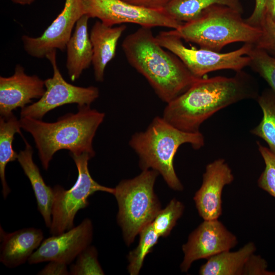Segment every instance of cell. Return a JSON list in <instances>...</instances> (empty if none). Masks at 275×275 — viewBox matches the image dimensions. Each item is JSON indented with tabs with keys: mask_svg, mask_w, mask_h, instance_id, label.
Returning <instances> with one entry per match:
<instances>
[{
	"mask_svg": "<svg viewBox=\"0 0 275 275\" xmlns=\"http://www.w3.org/2000/svg\"><path fill=\"white\" fill-rule=\"evenodd\" d=\"M258 84L240 70L234 76L201 77L184 92L167 103L162 117L178 129L200 131L201 125L218 111L245 99H257Z\"/></svg>",
	"mask_w": 275,
	"mask_h": 275,
	"instance_id": "obj_1",
	"label": "cell"
},
{
	"mask_svg": "<svg viewBox=\"0 0 275 275\" xmlns=\"http://www.w3.org/2000/svg\"><path fill=\"white\" fill-rule=\"evenodd\" d=\"M122 47L129 64L166 103L186 91L199 78L178 57L164 49L150 28L141 26L128 35Z\"/></svg>",
	"mask_w": 275,
	"mask_h": 275,
	"instance_id": "obj_2",
	"label": "cell"
},
{
	"mask_svg": "<svg viewBox=\"0 0 275 275\" xmlns=\"http://www.w3.org/2000/svg\"><path fill=\"white\" fill-rule=\"evenodd\" d=\"M104 117V113L84 105L78 106L76 113L66 114L54 122L30 117H20L19 122L33 138L42 167L47 170L53 155L61 150L74 154L88 153L93 157V139Z\"/></svg>",
	"mask_w": 275,
	"mask_h": 275,
	"instance_id": "obj_3",
	"label": "cell"
},
{
	"mask_svg": "<svg viewBox=\"0 0 275 275\" xmlns=\"http://www.w3.org/2000/svg\"><path fill=\"white\" fill-rule=\"evenodd\" d=\"M186 143L198 150L204 145V137L200 131L180 130L159 116L153 118L145 130L134 133L129 141L142 170L156 171L168 186L177 191L182 190L183 186L175 172L174 158L179 147Z\"/></svg>",
	"mask_w": 275,
	"mask_h": 275,
	"instance_id": "obj_4",
	"label": "cell"
},
{
	"mask_svg": "<svg viewBox=\"0 0 275 275\" xmlns=\"http://www.w3.org/2000/svg\"><path fill=\"white\" fill-rule=\"evenodd\" d=\"M242 14L228 6L215 5L174 30L182 40L216 52L235 42L255 44L261 30L247 23Z\"/></svg>",
	"mask_w": 275,
	"mask_h": 275,
	"instance_id": "obj_5",
	"label": "cell"
},
{
	"mask_svg": "<svg viewBox=\"0 0 275 275\" xmlns=\"http://www.w3.org/2000/svg\"><path fill=\"white\" fill-rule=\"evenodd\" d=\"M158 174L154 170H144L132 179L122 180L115 188L113 195L119 207L117 221L128 245L161 210L154 191Z\"/></svg>",
	"mask_w": 275,
	"mask_h": 275,
	"instance_id": "obj_6",
	"label": "cell"
},
{
	"mask_svg": "<svg viewBox=\"0 0 275 275\" xmlns=\"http://www.w3.org/2000/svg\"><path fill=\"white\" fill-rule=\"evenodd\" d=\"M78 171L76 182L68 190L59 185L53 188L52 221L49 228L52 235L62 234L74 227L77 212L89 205L88 198L98 191L114 194L115 188L99 184L91 177L88 161L93 157L88 153L70 154Z\"/></svg>",
	"mask_w": 275,
	"mask_h": 275,
	"instance_id": "obj_7",
	"label": "cell"
},
{
	"mask_svg": "<svg viewBox=\"0 0 275 275\" xmlns=\"http://www.w3.org/2000/svg\"><path fill=\"white\" fill-rule=\"evenodd\" d=\"M159 44L178 57L190 72L201 78L206 74L222 69L236 72L249 66L250 59L246 56L253 44L245 43L239 48L221 53L200 48L185 46L174 30L162 31L156 36Z\"/></svg>",
	"mask_w": 275,
	"mask_h": 275,
	"instance_id": "obj_8",
	"label": "cell"
},
{
	"mask_svg": "<svg viewBox=\"0 0 275 275\" xmlns=\"http://www.w3.org/2000/svg\"><path fill=\"white\" fill-rule=\"evenodd\" d=\"M84 14L97 18L105 24L131 23L147 28L164 27L176 30L182 23L171 17L163 10L139 7L123 0H82Z\"/></svg>",
	"mask_w": 275,
	"mask_h": 275,
	"instance_id": "obj_9",
	"label": "cell"
},
{
	"mask_svg": "<svg viewBox=\"0 0 275 275\" xmlns=\"http://www.w3.org/2000/svg\"><path fill=\"white\" fill-rule=\"evenodd\" d=\"M56 51L53 50L46 57L52 67L53 74L52 77L44 80V94L38 101L22 108L20 117L42 120L46 113L58 107L70 103L90 106L99 97L97 87H78L64 79L57 65Z\"/></svg>",
	"mask_w": 275,
	"mask_h": 275,
	"instance_id": "obj_10",
	"label": "cell"
},
{
	"mask_svg": "<svg viewBox=\"0 0 275 275\" xmlns=\"http://www.w3.org/2000/svg\"><path fill=\"white\" fill-rule=\"evenodd\" d=\"M84 15L82 0H65L62 11L41 35L37 37L22 36L25 51L36 58H46L54 50L64 51L73 28Z\"/></svg>",
	"mask_w": 275,
	"mask_h": 275,
	"instance_id": "obj_11",
	"label": "cell"
},
{
	"mask_svg": "<svg viewBox=\"0 0 275 275\" xmlns=\"http://www.w3.org/2000/svg\"><path fill=\"white\" fill-rule=\"evenodd\" d=\"M237 243V237L218 219L204 220L182 245L184 258L180 269L187 272L194 261L230 250Z\"/></svg>",
	"mask_w": 275,
	"mask_h": 275,
	"instance_id": "obj_12",
	"label": "cell"
},
{
	"mask_svg": "<svg viewBox=\"0 0 275 275\" xmlns=\"http://www.w3.org/2000/svg\"><path fill=\"white\" fill-rule=\"evenodd\" d=\"M91 221L85 218L75 227L42 242L28 259L30 264L57 261L67 265L90 245L93 237Z\"/></svg>",
	"mask_w": 275,
	"mask_h": 275,
	"instance_id": "obj_13",
	"label": "cell"
},
{
	"mask_svg": "<svg viewBox=\"0 0 275 275\" xmlns=\"http://www.w3.org/2000/svg\"><path fill=\"white\" fill-rule=\"evenodd\" d=\"M234 179L232 171L224 159H217L206 166L201 186L194 197L203 220L218 219L222 215L223 190Z\"/></svg>",
	"mask_w": 275,
	"mask_h": 275,
	"instance_id": "obj_14",
	"label": "cell"
},
{
	"mask_svg": "<svg viewBox=\"0 0 275 275\" xmlns=\"http://www.w3.org/2000/svg\"><path fill=\"white\" fill-rule=\"evenodd\" d=\"M45 90L44 80L36 75L26 74L17 64L12 75L0 77L1 116L8 117L17 108H24L32 99H40Z\"/></svg>",
	"mask_w": 275,
	"mask_h": 275,
	"instance_id": "obj_15",
	"label": "cell"
},
{
	"mask_svg": "<svg viewBox=\"0 0 275 275\" xmlns=\"http://www.w3.org/2000/svg\"><path fill=\"white\" fill-rule=\"evenodd\" d=\"M40 229L26 228L10 233L1 228L0 262L9 268L24 263L43 241Z\"/></svg>",
	"mask_w": 275,
	"mask_h": 275,
	"instance_id": "obj_16",
	"label": "cell"
},
{
	"mask_svg": "<svg viewBox=\"0 0 275 275\" xmlns=\"http://www.w3.org/2000/svg\"><path fill=\"white\" fill-rule=\"evenodd\" d=\"M126 29L124 24L109 26L101 21H96L93 25L90 38L93 47L92 64L96 81L104 80L106 66L114 58L119 38Z\"/></svg>",
	"mask_w": 275,
	"mask_h": 275,
	"instance_id": "obj_17",
	"label": "cell"
},
{
	"mask_svg": "<svg viewBox=\"0 0 275 275\" xmlns=\"http://www.w3.org/2000/svg\"><path fill=\"white\" fill-rule=\"evenodd\" d=\"M89 18L84 15L78 19L66 45V66L72 81L77 79L92 63L93 47L88 32Z\"/></svg>",
	"mask_w": 275,
	"mask_h": 275,
	"instance_id": "obj_18",
	"label": "cell"
},
{
	"mask_svg": "<svg viewBox=\"0 0 275 275\" xmlns=\"http://www.w3.org/2000/svg\"><path fill=\"white\" fill-rule=\"evenodd\" d=\"M23 139L25 147L18 153L17 160L31 182L38 211L42 215L46 226L49 228L52 221L53 188L45 183L38 166L33 160V148L27 141L24 138Z\"/></svg>",
	"mask_w": 275,
	"mask_h": 275,
	"instance_id": "obj_19",
	"label": "cell"
},
{
	"mask_svg": "<svg viewBox=\"0 0 275 275\" xmlns=\"http://www.w3.org/2000/svg\"><path fill=\"white\" fill-rule=\"evenodd\" d=\"M256 247L249 242L236 251L227 250L208 259L200 268L201 275H241L243 266L249 257L255 253Z\"/></svg>",
	"mask_w": 275,
	"mask_h": 275,
	"instance_id": "obj_20",
	"label": "cell"
},
{
	"mask_svg": "<svg viewBox=\"0 0 275 275\" xmlns=\"http://www.w3.org/2000/svg\"><path fill=\"white\" fill-rule=\"evenodd\" d=\"M19 120L13 114L8 117H0V178L2 186V193L6 199L11 192L8 185L5 170L8 162L17 159L18 154L13 149L12 142L16 133L21 135Z\"/></svg>",
	"mask_w": 275,
	"mask_h": 275,
	"instance_id": "obj_21",
	"label": "cell"
},
{
	"mask_svg": "<svg viewBox=\"0 0 275 275\" xmlns=\"http://www.w3.org/2000/svg\"><path fill=\"white\" fill-rule=\"evenodd\" d=\"M215 5L226 6L241 13L240 0H171L164 10L175 20L186 22L194 19L207 8Z\"/></svg>",
	"mask_w": 275,
	"mask_h": 275,
	"instance_id": "obj_22",
	"label": "cell"
},
{
	"mask_svg": "<svg viewBox=\"0 0 275 275\" xmlns=\"http://www.w3.org/2000/svg\"><path fill=\"white\" fill-rule=\"evenodd\" d=\"M256 100L263 117L251 132L265 141L270 150L275 154V94L270 89H265Z\"/></svg>",
	"mask_w": 275,
	"mask_h": 275,
	"instance_id": "obj_23",
	"label": "cell"
},
{
	"mask_svg": "<svg viewBox=\"0 0 275 275\" xmlns=\"http://www.w3.org/2000/svg\"><path fill=\"white\" fill-rule=\"evenodd\" d=\"M140 241L138 246L128 256V271L131 275L138 274L144 259L160 237L154 231L151 223L146 226L140 232Z\"/></svg>",
	"mask_w": 275,
	"mask_h": 275,
	"instance_id": "obj_24",
	"label": "cell"
},
{
	"mask_svg": "<svg viewBox=\"0 0 275 275\" xmlns=\"http://www.w3.org/2000/svg\"><path fill=\"white\" fill-rule=\"evenodd\" d=\"M246 56L250 59L249 66L268 83L275 94V57L254 44Z\"/></svg>",
	"mask_w": 275,
	"mask_h": 275,
	"instance_id": "obj_25",
	"label": "cell"
},
{
	"mask_svg": "<svg viewBox=\"0 0 275 275\" xmlns=\"http://www.w3.org/2000/svg\"><path fill=\"white\" fill-rule=\"evenodd\" d=\"M184 209L180 201L172 199L167 207L161 209L151 222L152 226L159 237L168 235L182 216Z\"/></svg>",
	"mask_w": 275,
	"mask_h": 275,
	"instance_id": "obj_26",
	"label": "cell"
},
{
	"mask_svg": "<svg viewBox=\"0 0 275 275\" xmlns=\"http://www.w3.org/2000/svg\"><path fill=\"white\" fill-rule=\"evenodd\" d=\"M257 146L265 163L264 169L258 179V185L275 198V154L259 142Z\"/></svg>",
	"mask_w": 275,
	"mask_h": 275,
	"instance_id": "obj_27",
	"label": "cell"
},
{
	"mask_svg": "<svg viewBox=\"0 0 275 275\" xmlns=\"http://www.w3.org/2000/svg\"><path fill=\"white\" fill-rule=\"evenodd\" d=\"M70 274H103L97 258V251L90 245L82 251L76 257L75 263L69 269Z\"/></svg>",
	"mask_w": 275,
	"mask_h": 275,
	"instance_id": "obj_28",
	"label": "cell"
},
{
	"mask_svg": "<svg viewBox=\"0 0 275 275\" xmlns=\"http://www.w3.org/2000/svg\"><path fill=\"white\" fill-rule=\"evenodd\" d=\"M259 28L261 30V34L254 45L275 57V22L264 16Z\"/></svg>",
	"mask_w": 275,
	"mask_h": 275,
	"instance_id": "obj_29",
	"label": "cell"
},
{
	"mask_svg": "<svg viewBox=\"0 0 275 275\" xmlns=\"http://www.w3.org/2000/svg\"><path fill=\"white\" fill-rule=\"evenodd\" d=\"M267 261L260 255L252 254L246 261L241 275H275V271L267 270Z\"/></svg>",
	"mask_w": 275,
	"mask_h": 275,
	"instance_id": "obj_30",
	"label": "cell"
},
{
	"mask_svg": "<svg viewBox=\"0 0 275 275\" xmlns=\"http://www.w3.org/2000/svg\"><path fill=\"white\" fill-rule=\"evenodd\" d=\"M37 274L39 275H67L70 274L67 264L57 261H51Z\"/></svg>",
	"mask_w": 275,
	"mask_h": 275,
	"instance_id": "obj_31",
	"label": "cell"
},
{
	"mask_svg": "<svg viewBox=\"0 0 275 275\" xmlns=\"http://www.w3.org/2000/svg\"><path fill=\"white\" fill-rule=\"evenodd\" d=\"M255 7L251 15L245 19L251 25L259 27L264 16L265 6L266 0H255Z\"/></svg>",
	"mask_w": 275,
	"mask_h": 275,
	"instance_id": "obj_32",
	"label": "cell"
},
{
	"mask_svg": "<svg viewBox=\"0 0 275 275\" xmlns=\"http://www.w3.org/2000/svg\"><path fill=\"white\" fill-rule=\"evenodd\" d=\"M129 4L151 9L163 10L171 0H123Z\"/></svg>",
	"mask_w": 275,
	"mask_h": 275,
	"instance_id": "obj_33",
	"label": "cell"
},
{
	"mask_svg": "<svg viewBox=\"0 0 275 275\" xmlns=\"http://www.w3.org/2000/svg\"><path fill=\"white\" fill-rule=\"evenodd\" d=\"M264 16L268 17L275 22V0H266Z\"/></svg>",
	"mask_w": 275,
	"mask_h": 275,
	"instance_id": "obj_34",
	"label": "cell"
},
{
	"mask_svg": "<svg viewBox=\"0 0 275 275\" xmlns=\"http://www.w3.org/2000/svg\"><path fill=\"white\" fill-rule=\"evenodd\" d=\"M35 0H11L14 3L21 5H30Z\"/></svg>",
	"mask_w": 275,
	"mask_h": 275,
	"instance_id": "obj_35",
	"label": "cell"
}]
</instances>
